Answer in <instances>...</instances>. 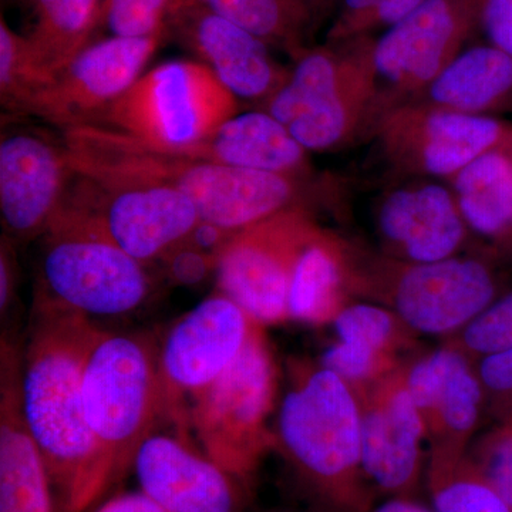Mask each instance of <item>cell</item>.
I'll return each instance as SVG.
<instances>
[{"mask_svg":"<svg viewBox=\"0 0 512 512\" xmlns=\"http://www.w3.org/2000/svg\"><path fill=\"white\" fill-rule=\"evenodd\" d=\"M29 5L32 25L23 35L40 69L56 79L74 57L96 42L106 0H29Z\"/></svg>","mask_w":512,"mask_h":512,"instance_id":"obj_27","label":"cell"},{"mask_svg":"<svg viewBox=\"0 0 512 512\" xmlns=\"http://www.w3.org/2000/svg\"><path fill=\"white\" fill-rule=\"evenodd\" d=\"M170 153L305 180L312 174L309 151L285 124L262 109L235 114L211 136Z\"/></svg>","mask_w":512,"mask_h":512,"instance_id":"obj_23","label":"cell"},{"mask_svg":"<svg viewBox=\"0 0 512 512\" xmlns=\"http://www.w3.org/2000/svg\"><path fill=\"white\" fill-rule=\"evenodd\" d=\"M372 137L399 177L448 180L484 153L512 146V126L494 116L406 101L380 114Z\"/></svg>","mask_w":512,"mask_h":512,"instance_id":"obj_11","label":"cell"},{"mask_svg":"<svg viewBox=\"0 0 512 512\" xmlns=\"http://www.w3.org/2000/svg\"><path fill=\"white\" fill-rule=\"evenodd\" d=\"M70 167L107 183L163 185L187 195L205 224L238 232L308 208V180L197 160L104 126L62 131Z\"/></svg>","mask_w":512,"mask_h":512,"instance_id":"obj_2","label":"cell"},{"mask_svg":"<svg viewBox=\"0 0 512 512\" xmlns=\"http://www.w3.org/2000/svg\"><path fill=\"white\" fill-rule=\"evenodd\" d=\"M205 8L235 23L295 59L308 47L313 23L302 0H197Z\"/></svg>","mask_w":512,"mask_h":512,"instance_id":"obj_28","label":"cell"},{"mask_svg":"<svg viewBox=\"0 0 512 512\" xmlns=\"http://www.w3.org/2000/svg\"><path fill=\"white\" fill-rule=\"evenodd\" d=\"M373 39L306 47L293 59L288 79L258 109L285 124L309 153L339 150L359 136H372L383 113Z\"/></svg>","mask_w":512,"mask_h":512,"instance_id":"obj_4","label":"cell"},{"mask_svg":"<svg viewBox=\"0 0 512 512\" xmlns=\"http://www.w3.org/2000/svg\"><path fill=\"white\" fill-rule=\"evenodd\" d=\"M510 247L512 248V239H511V245H510Z\"/></svg>","mask_w":512,"mask_h":512,"instance_id":"obj_43","label":"cell"},{"mask_svg":"<svg viewBox=\"0 0 512 512\" xmlns=\"http://www.w3.org/2000/svg\"><path fill=\"white\" fill-rule=\"evenodd\" d=\"M66 150L36 131L16 128L0 140V220L5 237L26 244L52 224L72 177Z\"/></svg>","mask_w":512,"mask_h":512,"instance_id":"obj_18","label":"cell"},{"mask_svg":"<svg viewBox=\"0 0 512 512\" xmlns=\"http://www.w3.org/2000/svg\"><path fill=\"white\" fill-rule=\"evenodd\" d=\"M258 325L218 292L181 316L158 346L163 419L190 429L192 404L228 369Z\"/></svg>","mask_w":512,"mask_h":512,"instance_id":"obj_12","label":"cell"},{"mask_svg":"<svg viewBox=\"0 0 512 512\" xmlns=\"http://www.w3.org/2000/svg\"><path fill=\"white\" fill-rule=\"evenodd\" d=\"M426 0H340L333 15L326 42H343L372 36L392 28Z\"/></svg>","mask_w":512,"mask_h":512,"instance_id":"obj_32","label":"cell"},{"mask_svg":"<svg viewBox=\"0 0 512 512\" xmlns=\"http://www.w3.org/2000/svg\"><path fill=\"white\" fill-rule=\"evenodd\" d=\"M372 512H436L433 508L417 503L414 498L392 497L386 503L373 508Z\"/></svg>","mask_w":512,"mask_h":512,"instance_id":"obj_41","label":"cell"},{"mask_svg":"<svg viewBox=\"0 0 512 512\" xmlns=\"http://www.w3.org/2000/svg\"><path fill=\"white\" fill-rule=\"evenodd\" d=\"M436 512H512L467 456L456 467L427 478Z\"/></svg>","mask_w":512,"mask_h":512,"instance_id":"obj_31","label":"cell"},{"mask_svg":"<svg viewBox=\"0 0 512 512\" xmlns=\"http://www.w3.org/2000/svg\"><path fill=\"white\" fill-rule=\"evenodd\" d=\"M501 293L494 265L478 256L409 262L356 247L353 296L396 313L416 335H457Z\"/></svg>","mask_w":512,"mask_h":512,"instance_id":"obj_5","label":"cell"},{"mask_svg":"<svg viewBox=\"0 0 512 512\" xmlns=\"http://www.w3.org/2000/svg\"><path fill=\"white\" fill-rule=\"evenodd\" d=\"M167 36H110L96 40L45 89L23 117H36L60 131L99 126L107 111L146 70Z\"/></svg>","mask_w":512,"mask_h":512,"instance_id":"obj_15","label":"cell"},{"mask_svg":"<svg viewBox=\"0 0 512 512\" xmlns=\"http://www.w3.org/2000/svg\"><path fill=\"white\" fill-rule=\"evenodd\" d=\"M100 330L89 316L35 296L22 360L23 412L56 512H84L110 488L83 402V367Z\"/></svg>","mask_w":512,"mask_h":512,"instance_id":"obj_1","label":"cell"},{"mask_svg":"<svg viewBox=\"0 0 512 512\" xmlns=\"http://www.w3.org/2000/svg\"><path fill=\"white\" fill-rule=\"evenodd\" d=\"M0 386V512H56L45 461L23 412L22 360L5 339Z\"/></svg>","mask_w":512,"mask_h":512,"instance_id":"obj_22","label":"cell"},{"mask_svg":"<svg viewBox=\"0 0 512 512\" xmlns=\"http://www.w3.org/2000/svg\"><path fill=\"white\" fill-rule=\"evenodd\" d=\"M476 369L483 386L485 413L495 423H512V349L477 360Z\"/></svg>","mask_w":512,"mask_h":512,"instance_id":"obj_36","label":"cell"},{"mask_svg":"<svg viewBox=\"0 0 512 512\" xmlns=\"http://www.w3.org/2000/svg\"><path fill=\"white\" fill-rule=\"evenodd\" d=\"M82 386L87 423L111 487L133 467L138 448L163 419L158 346L140 333L100 330Z\"/></svg>","mask_w":512,"mask_h":512,"instance_id":"obj_6","label":"cell"},{"mask_svg":"<svg viewBox=\"0 0 512 512\" xmlns=\"http://www.w3.org/2000/svg\"><path fill=\"white\" fill-rule=\"evenodd\" d=\"M406 363L380 382L353 392L360 406L367 480L390 497L413 498L426 471L423 444L427 434L407 389Z\"/></svg>","mask_w":512,"mask_h":512,"instance_id":"obj_17","label":"cell"},{"mask_svg":"<svg viewBox=\"0 0 512 512\" xmlns=\"http://www.w3.org/2000/svg\"><path fill=\"white\" fill-rule=\"evenodd\" d=\"M318 227L308 208H292L235 232L222 248L217 289L261 325L289 320V281L296 256Z\"/></svg>","mask_w":512,"mask_h":512,"instance_id":"obj_14","label":"cell"},{"mask_svg":"<svg viewBox=\"0 0 512 512\" xmlns=\"http://www.w3.org/2000/svg\"><path fill=\"white\" fill-rule=\"evenodd\" d=\"M382 254L409 262H437L457 256L468 229L448 184L413 178L393 188L376 207Z\"/></svg>","mask_w":512,"mask_h":512,"instance_id":"obj_20","label":"cell"},{"mask_svg":"<svg viewBox=\"0 0 512 512\" xmlns=\"http://www.w3.org/2000/svg\"><path fill=\"white\" fill-rule=\"evenodd\" d=\"M481 0H426L373 39L383 111L420 96L480 28Z\"/></svg>","mask_w":512,"mask_h":512,"instance_id":"obj_13","label":"cell"},{"mask_svg":"<svg viewBox=\"0 0 512 512\" xmlns=\"http://www.w3.org/2000/svg\"><path fill=\"white\" fill-rule=\"evenodd\" d=\"M94 512H164L143 491L116 495Z\"/></svg>","mask_w":512,"mask_h":512,"instance_id":"obj_39","label":"cell"},{"mask_svg":"<svg viewBox=\"0 0 512 512\" xmlns=\"http://www.w3.org/2000/svg\"><path fill=\"white\" fill-rule=\"evenodd\" d=\"M55 82L37 64L28 39L0 20V101L3 110L23 117L26 107L40 90Z\"/></svg>","mask_w":512,"mask_h":512,"instance_id":"obj_30","label":"cell"},{"mask_svg":"<svg viewBox=\"0 0 512 512\" xmlns=\"http://www.w3.org/2000/svg\"><path fill=\"white\" fill-rule=\"evenodd\" d=\"M407 389L419 410L427 443V477L439 476L467 456L485 413L476 363L451 343L409 360Z\"/></svg>","mask_w":512,"mask_h":512,"instance_id":"obj_16","label":"cell"},{"mask_svg":"<svg viewBox=\"0 0 512 512\" xmlns=\"http://www.w3.org/2000/svg\"><path fill=\"white\" fill-rule=\"evenodd\" d=\"M55 222L97 232L148 265L190 237L201 217L194 202L173 188L107 183L73 171Z\"/></svg>","mask_w":512,"mask_h":512,"instance_id":"obj_8","label":"cell"},{"mask_svg":"<svg viewBox=\"0 0 512 512\" xmlns=\"http://www.w3.org/2000/svg\"><path fill=\"white\" fill-rule=\"evenodd\" d=\"M238 113V97L210 67L198 60H170L144 73L99 126L177 151L211 136Z\"/></svg>","mask_w":512,"mask_h":512,"instance_id":"obj_9","label":"cell"},{"mask_svg":"<svg viewBox=\"0 0 512 512\" xmlns=\"http://www.w3.org/2000/svg\"><path fill=\"white\" fill-rule=\"evenodd\" d=\"M15 242L3 235L0 241V311L5 312L13 298L16 284Z\"/></svg>","mask_w":512,"mask_h":512,"instance_id":"obj_38","label":"cell"},{"mask_svg":"<svg viewBox=\"0 0 512 512\" xmlns=\"http://www.w3.org/2000/svg\"><path fill=\"white\" fill-rule=\"evenodd\" d=\"M167 35L210 67L239 100L259 106L288 79V67L276 62L271 47L197 0L171 5Z\"/></svg>","mask_w":512,"mask_h":512,"instance_id":"obj_19","label":"cell"},{"mask_svg":"<svg viewBox=\"0 0 512 512\" xmlns=\"http://www.w3.org/2000/svg\"><path fill=\"white\" fill-rule=\"evenodd\" d=\"M468 229L494 245H511L512 146L495 148L447 180Z\"/></svg>","mask_w":512,"mask_h":512,"instance_id":"obj_26","label":"cell"},{"mask_svg":"<svg viewBox=\"0 0 512 512\" xmlns=\"http://www.w3.org/2000/svg\"><path fill=\"white\" fill-rule=\"evenodd\" d=\"M311 15L313 29H318L325 20L332 19L340 0H302Z\"/></svg>","mask_w":512,"mask_h":512,"instance_id":"obj_40","label":"cell"},{"mask_svg":"<svg viewBox=\"0 0 512 512\" xmlns=\"http://www.w3.org/2000/svg\"><path fill=\"white\" fill-rule=\"evenodd\" d=\"M275 437L276 448L330 511L372 512L359 400L342 377L320 362L293 360Z\"/></svg>","mask_w":512,"mask_h":512,"instance_id":"obj_3","label":"cell"},{"mask_svg":"<svg viewBox=\"0 0 512 512\" xmlns=\"http://www.w3.org/2000/svg\"><path fill=\"white\" fill-rule=\"evenodd\" d=\"M447 342L466 353L474 363L485 356L512 349V291L495 299L478 318Z\"/></svg>","mask_w":512,"mask_h":512,"instance_id":"obj_33","label":"cell"},{"mask_svg":"<svg viewBox=\"0 0 512 512\" xmlns=\"http://www.w3.org/2000/svg\"><path fill=\"white\" fill-rule=\"evenodd\" d=\"M42 238L36 298L89 318L127 315L150 298L147 265L103 235L55 222Z\"/></svg>","mask_w":512,"mask_h":512,"instance_id":"obj_10","label":"cell"},{"mask_svg":"<svg viewBox=\"0 0 512 512\" xmlns=\"http://www.w3.org/2000/svg\"><path fill=\"white\" fill-rule=\"evenodd\" d=\"M340 342L379 355L406 359L417 346V335L396 313L379 303L352 302L332 323Z\"/></svg>","mask_w":512,"mask_h":512,"instance_id":"obj_29","label":"cell"},{"mask_svg":"<svg viewBox=\"0 0 512 512\" xmlns=\"http://www.w3.org/2000/svg\"><path fill=\"white\" fill-rule=\"evenodd\" d=\"M467 457L512 508V423H495L471 443Z\"/></svg>","mask_w":512,"mask_h":512,"instance_id":"obj_34","label":"cell"},{"mask_svg":"<svg viewBox=\"0 0 512 512\" xmlns=\"http://www.w3.org/2000/svg\"><path fill=\"white\" fill-rule=\"evenodd\" d=\"M180 2V0H171V5H174V3ZM171 8V6H170Z\"/></svg>","mask_w":512,"mask_h":512,"instance_id":"obj_42","label":"cell"},{"mask_svg":"<svg viewBox=\"0 0 512 512\" xmlns=\"http://www.w3.org/2000/svg\"><path fill=\"white\" fill-rule=\"evenodd\" d=\"M171 0H106L104 26L111 36H167Z\"/></svg>","mask_w":512,"mask_h":512,"instance_id":"obj_35","label":"cell"},{"mask_svg":"<svg viewBox=\"0 0 512 512\" xmlns=\"http://www.w3.org/2000/svg\"><path fill=\"white\" fill-rule=\"evenodd\" d=\"M133 468L141 491L164 512H241L244 483L181 437L151 434Z\"/></svg>","mask_w":512,"mask_h":512,"instance_id":"obj_21","label":"cell"},{"mask_svg":"<svg viewBox=\"0 0 512 512\" xmlns=\"http://www.w3.org/2000/svg\"><path fill=\"white\" fill-rule=\"evenodd\" d=\"M264 329L256 325L241 355L190 412V429L202 453L244 484L276 448L268 420L278 392V369Z\"/></svg>","mask_w":512,"mask_h":512,"instance_id":"obj_7","label":"cell"},{"mask_svg":"<svg viewBox=\"0 0 512 512\" xmlns=\"http://www.w3.org/2000/svg\"><path fill=\"white\" fill-rule=\"evenodd\" d=\"M355 254L356 245L318 224L293 264L288 291L289 320L313 326L335 322L339 313L355 302Z\"/></svg>","mask_w":512,"mask_h":512,"instance_id":"obj_24","label":"cell"},{"mask_svg":"<svg viewBox=\"0 0 512 512\" xmlns=\"http://www.w3.org/2000/svg\"><path fill=\"white\" fill-rule=\"evenodd\" d=\"M412 101L491 116L512 103V57L490 43L468 47Z\"/></svg>","mask_w":512,"mask_h":512,"instance_id":"obj_25","label":"cell"},{"mask_svg":"<svg viewBox=\"0 0 512 512\" xmlns=\"http://www.w3.org/2000/svg\"><path fill=\"white\" fill-rule=\"evenodd\" d=\"M480 28L490 45L512 57V0H481Z\"/></svg>","mask_w":512,"mask_h":512,"instance_id":"obj_37","label":"cell"}]
</instances>
